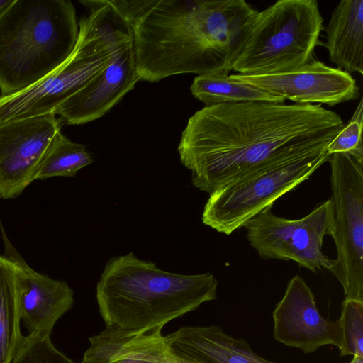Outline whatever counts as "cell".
<instances>
[{"instance_id":"25","label":"cell","mask_w":363,"mask_h":363,"mask_svg":"<svg viewBox=\"0 0 363 363\" xmlns=\"http://www.w3.org/2000/svg\"><path fill=\"white\" fill-rule=\"evenodd\" d=\"M13 2L14 0H0V18Z\"/></svg>"},{"instance_id":"16","label":"cell","mask_w":363,"mask_h":363,"mask_svg":"<svg viewBox=\"0 0 363 363\" xmlns=\"http://www.w3.org/2000/svg\"><path fill=\"white\" fill-rule=\"evenodd\" d=\"M160 330L127 331L107 325L89 338L81 363H176Z\"/></svg>"},{"instance_id":"14","label":"cell","mask_w":363,"mask_h":363,"mask_svg":"<svg viewBox=\"0 0 363 363\" xmlns=\"http://www.w3.org/2000/svg\"><path fill=\"white\" fill-rule=\"evenodd\" d=\"M18 310L29 334L50 335L57 321L74 303V291L62 280L34 271L20 257Z\"/></svg>"},{"instance_id":"17","label":"cell","mask_w":363,"mask_h":363,"mask_svg":"<svg viewBox=\"0 0 363 363\" xmlns=\"http://www.w3.org/2000/svg\"><path fill=\"white\" fill-rule=\"evenodd\" d=\"M329 60L349 74H363V0H343L324 28Z\"/></svg>"},{"instance_id":"3","label":"cell","mask_w":363,"mask_h":363,"mask_svg":"<svg viewBox=\"0 0 363 363\" xmlns=\"http://www.w3.org/2000/svg\"><path fill=\"white\" fill-rule=\"evenodd\" d=\"M217 286L211 273L167 272L129 252L106 262L96 284V301L106 326L162 330L172 320L216 300Z\"/></svg>"},{"instance_id":"5","label":"cell","mask_w":363,"mask_h":363,"mask_svg":"<svg viewBox=\"0 0 363 363\" xmlns=\"http://www.w3.org/2000/svg\"><path fill=\"white\" fill-rule=\"evenodd\" d=\"M328 145L276 155L233 177L209 194L203 223L227 235L244 227L329 161Z\"/></svg>"},{"instance_id":"12","label":"cell","mask_w":363,"mask_h":363,"mask_svg":"<svg viewBox=\"0 0 363 363\" xmlns=\"http://www.w3.org/2000/svg\"><path fill=\"white\" fill-rule=\"evenodd\" d=\"M297 104H337L357 99L360 87L347 72L313 60L301 67L269 75L231 74Z\"/></svg>"},{"instance_id":"21","label":"cell","mask_w":363,"mask_h":363,"mask_svg":"<svg viewBox=\"0 0 363 363\" xmlns=\"http://www.w3.org/2000/svg\"><path fill=\"white\" fill-rule=\"evenodd\" d=\"M340 317L343 340L340 356L363 357V301L345 299Z\"/></svg>"},{"instance_id":"8","label":"cell","mask_w":363,"mask_h":363,"mask_svg":"<svg viewBox=\"0 0 363 363\" xmlns=\"http://www.w3.org/2000/svg\"><path fill=\"white\" fill-rule=\"evenodd\" d=\"M79 35L70 56L32 86L0 96V123L54 113L67 99L105 69L111 53L86 17L79 22Z\"/></svg>"},{"instance_id":"2","label":"cell","mask_w":363,"mask_h":363,"mask_svg":"<svg viewBox=\"0 0 363 363\" xmlns=\"http://www.w3.org/2000/svg\"><path fill=\"white\" fill-rule=\"evenodd\" d=\"M258 12L245 0H158L133 26L139 80L228 74Z\"/></svg>"},{"instance_id":"18","label":"cell","mask_w":363,"mask_h":363,"mask_svg":"<svg viewBox=\"0 0 363 363\" xmlns=\"http://www.w3.org/2000/svg\"><path fill=\"white\" fill-rule=\"evenodd\" d=\"M8 255H0V363H10L21 345L17 281L20 255L6 246Z\"/></svg>"},{"instance_id":"4","label":"cell","mask_w":363,"mask_h":363,"mask_svg":"<svg viewBox=\"0 0 363 363\" xmlns=\"http://www.w3.org/2000/svg\"><path fill=\"white\" fill-rule=\"evenodd\" d=\"M79 24L69 0H14L0 18L1 96L23 90L72 54Z\"/></svg>"},{"instance_id":"10","label":"cell","mask_w":363,"mask_h":363,"mask_svg":"<svg viewBox=\"0 0 363 363\" xmlns=\"http://www.w3.org/2000/svg\"><path fill=\"white\" fill-rule=\"evenodd\" d=\"M62 122L54 113L0 123V198L14 199L33 182Z\"/></svg>"},{"instance_id":"1","label":"cell","mask_w":363,"mask_h":363,"mask_svg":"<svg viewBox=\"0 0 363 363\" xmlns=\"http://www.w3.org/2000/svg\"><path fill=\"white\" fill-rule=\"evenodd\" d=\"M344 126L339 114L320 104L208 105L189 118L178 152L193 185L210 194L276 155L329 144Z\"/></svg>"},{"instance_id":"22","label":"cell","mask_w":363,"mask_h":363,"mask_svg":"<svg viewBox=\"0 0 363 363\" xmlns=\"http://www.w3.org/2000/svg\"><path fill=\"white\" fill-rule=\"evenodd\" d=\"M10 363H77L57 350L50 336L28 334Z\"/></svg>"},{"instance_id":"24","label":"cell","mask_w":363,"mask_h":363,"mask_svg":"<svg viewBox=\"0 0 363 363\" xmlns=\"http://www.w3.org/2000/svg\"><path fill=\"white\" fill-rule=\"evenodd\" d=\"M158 0H105L133 28Z\"/></svg>"},{"instance_id":"13","label":"cell","mask_w":363,"mask_h":363,"mask_svg":"<svg viewBox=\"0 0 363 363\" xmlns=\"http://www.w3.org/2000/svg\"><path fill=\"white\" fill-rule=\"evenodd\" d=\"M139 81L133 43L111 52L108 65L54 111L62 123L79 125L101 118Z\"/></svg>"},{"instance_id":"26","label":"cell","mask_w":363,"mask_h":363,"mask_svg":"<svg viewBox=\"0 0 363 363\" xmlns=\"http://www.w3.org/2000/svg\"><path fill=\"white\" fill-rule=\"evenodd\" d=\"M350 363H363V357L354 356Z\"/></svg>"},{"instance_id":"15","label":"cell","mask_w":363,"mask_h":363,"mask_svg":"<svg viewBox=\"0 0 363 363\" xmlns=\"http://www.w3.org/2000/svg\"><path fill=\"white\" fill-rule=\"evenodd\" d=\"M165 340L176 363H281L258 355L218 325L183 326Z\"/></svg>"},{"instance_id":"11","label":"cell","mask_w":363,"mask_h":363,"mask_svg":"<svg viewBox=\"0 0 363 363\" xmlns=\"http://www.w3.org/2000/svg\"><path fill=\"white\" fill-rule=\"evenodd\" d=\"M272 317L274 338L304 354L313 353L328 345L338 348L342 345L340 318L333 321L320 314L313 293L299 275L294 276L287 284Z\"/></svg>"},{"instance_id":"6","label":"cell","mask_w":363,"mask_h":363,"mask_svg":"<svg viewBox=\"0 0 363 363\" xmlns=\"http://www.w3.org/2000/svg\"><path fill=\"white\" fill-rule=\"evenodd\" d=\"M316 0H279L259 11L233 70L243 75L289 72L311 62L323 29Z\"/></svg>"},{"instance_id":"7","label":"cell","mask_w":363,"mask_h":363,"mask_svg":"<svg viewBox=\"0 0 363 363\" xmlns=\"http://www.w3.org/2000/svg\"><path fill=\"white\" fill-rule=\"evenodd\" d=\"M333 228L337 258L330 270L345 298L363 301V160L330 155Z\"/></svg>"},{"instance_id":"19","label":"cell","mask_w":363,"mask_h":363,"mask_svg":"<svg viewBox=\"0 0 363 363\" xmlns=\"http://www.w3.org/2000/svg\"><path fill=\"white\" fill-rule=\"evenodd\" d=\"M190 89L193 96L206 106L247 101L283 104L286 101L279 96L228 74L198 75Z\"/></svg>"},{"instance_id":"23","label":"cell","mask_w":363,"mask_h":363,"mask_svg":"<svg viewBox=\"0 0 363 363\" xmlns=\"http://www.w3.org/2000/svg\"><path fill=\"white\" fill-rule=\"evenodd\" d=\"M363 101L360 99L350 121L328 145L330 155L347 153L363 160Z\"/></svg>"},{"instance_id":"20","label":"cell","mask_w":363,"mask_h":363,"mask_svg":"<svg viewBox=\"0 0 363 363\" xmlns=\"http://www.w3.org/2000/svg\"><path fill=\"white\" fill-rule=\"evenodd\" d=\"M93 158L86 146L74 143L58 131L40 162L35 180L55 177H74Z\"/></svg>"},{"instance_id":"9","label":"cell","mask_w":363,"mask_h":363,"mask_svg":"<svg viewBox=\"0 0 363 363\" xmlns=\"http://www.w3.org/2000/svg\"><path fill=\"white\" fill-rule=\"evenodd\" d=\"M267 208L245 225L247 238L265 259L293 260L311 271L330 270L333 259L322 251L323 238L331 235L333 211L331 198L305 217L291 220L275 216Z\"/></svg>"}]
</instances>
